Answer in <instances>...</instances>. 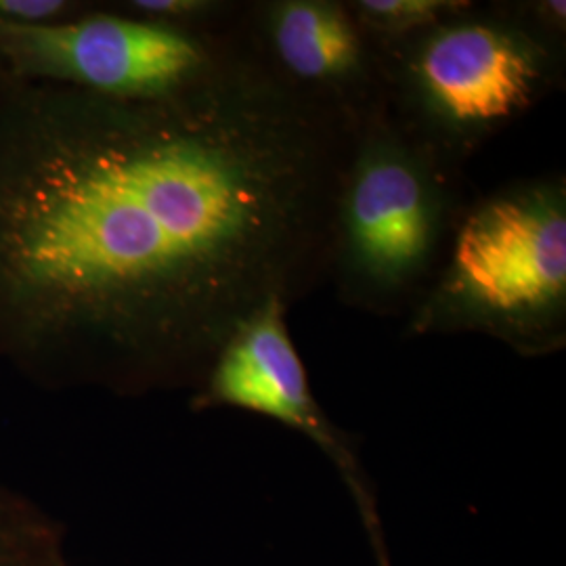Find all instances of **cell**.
I'll return each instance as SVG.
<instances>
[{
	"instance_id": "5",
	"label": "cell",
	"mask_w": 566,
	"mask_h": 566,
	"mask_svg": "<svg viewBox=\"0 0 566 566\" xmlns=\"http://www.w3.org/2000/svg\"><path fill=\"white\" fill-rule=\"evenodd\" d=\"M248 9L210 28H179L116 13L20 25L0 21L7 72L114 99L151 102L208 81L242 42Z\"/></svg>"
},
{
	"instance_id": "10",
	"label": "cell",
	"mask_w": 566,
	"mask_h": 566,
	"mask_svg": "<svg viewBox=\"0 0 566 566\" xmlns=\"http://www.w3.org/2000/svg\"><path fill=\"white\" fill-rule=\"evenodd\" d=\"M78 7L67 0H0V21L20 25L53 23L76 15Z\"/></svg>"
},
{
	"instance_id": "11",
	"label": "cell",
	"mask_w": 566,
	"mask_h": 566,
	"mask_svg": "<svg viewBox=\"0 0 566 566\" xmlns=\"http://www.w3.org/2000/svg\"><path fill=\"white\" fill-rule=\"evenodd\" d=\"M0 70H2V61H0Z\"/></svg>"
},
{
	"instance_id": "2",
	"label": "cell",
	"mask_w": 566,
	"mask_h": 566,
	"mask_svg": "<svg viewBox=\"0 0 566 566\" xmlns=\"http://www.w3.org/2000/svg\"><path fill=\"white\" fill-rule=\"evenodd\" d=\"M552 21L542 2H470L403 41L378 44L390 112L460 166L558 84L565 30Z\"/></svg>"
},
{
	"instance_id": "7",
	"label": "cell",
	"mask_w": 566,
	"mask_h": 566,
	"mask_svg": "<svg viewBox=\"0 0 566 566\" xmlns=\"http://www.w3.org/2000/svg\"><path fill=\"white\" fill-rule=\"evenodd\" d=\"M252 18L269 57L304 91L357 118L386 102L378 44L346 2L275 0L254 4Z\"/></svg>"
},
{
	"instance_id": "3",
	"label": "cell",
	"mask_w": 566,
	"mask_h": 566,
	"mask_svg": "<svg viewBox=\"0 0 566 566\" xmlns=\"http://www.w3.org/2000/svg\"><path fill=\"white\" fill-rule=\"evenodd\" d=\"M486 334L523 357L566 344V181L510 182L464 206L407 334Z\"/></svg>"
},
{
	"instance_id": "1",
	"label": "cell",
	"mask_w": 566,
	"mask_h": 566,
	"mask_svg": "<svg viewBox=\"0 0 566 566\" xmlns=\"http://www.w3.org/2000/svg\"><path fill=\"white\" fill-rule=\"evenodd\" d=\"M359 118L248 9L202 84L114 99L0 70V357L44 386L198 388L269 298L327 277Z\"/></svg>"
},
{
	"instance_id": "8",
	"label": "cell",
	"mask_w": 566,
	"mask_h": 566,
	"mask_svg": "<svg viewBox=\"0 0 566 566\" xmlns=\"http://www.w3.org/2000/svg\"><path fill=\"white\" fill-rule=\"evenodd\" d=\"M0 566H72L60 523L0 483Z\"/></svg>"
},
{
	"instance_id": "6",
	"label": "cell",
	"mask_w": 566,
	"mask_h": 566,
	"mask_svg": "<svg viewBox=\"0 0 566 566\" xmlns=\"http://www.w3.org/2000/svg\"><path fill=\"white\" fill-rule=\"evenodd\" d=\"M290 304L269 298L224 343L217 359L193 390L196 411L235 407L277 420L311 439L324 451L348 486L365 531L376 552L378 566H390L385 533L378 516L376 493L365 474L353 441L329 422L317 403L303 359L287 329Z\"/></svg>"
},
{
	"instance_id": "4",
	"label": "cell",
	"mask_w": 566,
	"mask_h": 566,
	"mask_svg": "<svg viewBox=\"0 0 566 566\" xmlns=\"http://www.w3.org/2000/svg\"><path fill=\"white\" fill-rule=\"evenodd\" d=\"M458 168L409 133L388 103L361 116L327 269L344 304L397 317L422 301L464 210Z\"/></svg>"
},
{
	"instance_id": "9",
	"label": "cell",
	"mask_w": 566,
	"mask_h": 566,
	"mask_svg": "<svg viewBox=\"0 0 566 566\" xmlns=\"http://www.w3.org/2000/svg\"><path fill=\"white\" fill-rule=\"evenodd\" d=\"M346 4L371 41L388 44L462 11L470 0H355Z\"/></svg>"
}]
</instances>
